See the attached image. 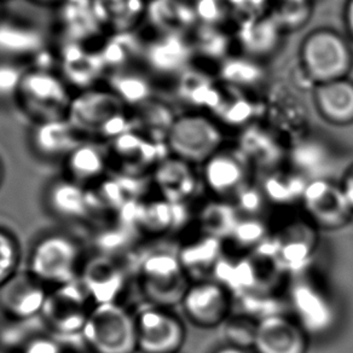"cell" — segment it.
<instances>
[{
    "label": "cell",
    "mask_w": 353,
    "mask_h": 353,
    "mask_svg": "<svg viewBox=\"0 0 353 353\" xmlns=\"http://www.w3.org/2000/svg\"><path fill=\"white\" fill-rule=\"evenodd\" d=\"M65 118L83 138L112 142L133 130L132 115L109 90L99 86L73 94Z\"/></svg>",
    "instance_id": "obj_1"
},
{
    "label": "cell",
    "mask_w": 353,
    "mask_h": 353,
    "mask_svg": "<svg viewBox=\"0 0 353 353\" xmlns=\"http://www.w3.org/2000/svg\"><path fill=\"white\" fill-rule=\"evenodd\" d=\"M27 271L50 290L78 281L83 271V248L64 232H49L32 245Z\"/></svg>",
    "instance_id": "obj_2"
},
{
    "label": "cell",
    "mask_w": 353,
    "mask_h": 353,
    "mask_svg": "<svg viewBox=\"0 0 353 353\" xmlns=\"http://www.w3.org/2000/svg\"><path fill=\"white\" fill-rule=\"evenodd\" d=\"M300 65L314 83L348 78L353 67V51L343 35L336 30L319 28L310 32L300 45Z\"/></svg>",
    "instance_id": "obj_3"
},
{
    "label": "cell",
    "mask_w": 353,
    "mask_h": 353,
    "mask_svg": "<svg viewBox=\"0 0 353 353\" xmlns=\"http://www.w3.org/2000/svg\"><path fill=\"white\" fill-rule=\"evenodd\" d=\"M81 336L91 353H138L136 316L118 303L94 305Z\"/></svg>",
    "instance_id": "obj_4"
},
{
    "label": "cell",
    "mask_w": 353,
    "mask_h": 353,
    "mask_svg": "<svg viewBox=\"0 0 353 353\" xmlns=\"http://www.w3.org/2000/svg\"><path fill=\"white\" fill-rule=\"evenodd\" d=\"M73 94L57 70L28 67L16 103L33 123H37L65 118Z\"/></svg>",
    "instance_id": "obj_5"
},
{
    "label": "cell",
    "mask_w": 353,
    "mask_h": 353,
    "mask_svg": "<svg viewBox=\"0 0 353 353\" xmlns=\"http://www.w3.org/2000/svg\"><path fill=\"white\" fill-rule=\"evenodd\" d=\"M224 133L221 125L206 114L190 113L174 119L167 133L166 144L171 157L195 165H205L221 152Z\"/></svg>",
    "instance_id": "obj_6"
},
{
    "label": "cell",
    "mask_w": 353,
    "mask_h": 353,
    "mask_svg": "<svg viewBox=\"0 0 353 353\" xmlns=\"http://www.w3.org/2000/svg\"><path fill=\"white\" fill-rule=\"evenodd\" d=\"M138 280L149 304L165 309L181 304L190 285L179 255L170 252H157L143 260Z\"/></svg>",
    "instance_id": "obj_7"
},
{
    "label": "cell",
    "mask_w": 353,
    "mask_h": 353,
    "mask_svg": "<svg viewBox=\"0 0 353 353\" xmlns=\"http://www.w3.org/2000/svg\"><path fill=\"white\" fill-rule=\"evenodd\" d=\"M310 224L322 230H339L348 225L353 211L340 183L314 178L306 183L301 202Z\"/></svg>",
    "instance_id": "obj_8"
},
{
    "label": "cell",
    "mask_w": 353,
    "mask_h": 353,
    "mask_svg": "<svg viewBox=\"0 0 353 353\" xmlns=\"http://www.w3.org/2000/svg\"><path fill=\"white\" fill-rule=\"evenodd\" d=\"M138 353H179L187 329L170 309L150 305L136 314Z\"/></svg>",
    "instance_id": "obj_9"
},
{
    "label": "cell",
    "mask_w": 353,
    "mask_h": 353,
    "mask_svg": "<svg viewBox=\"0 0 353 353\" xmlns=\"http://www.w3.org/2000/svg\"><path fill=\"white\" fill-rule=\"evenodd\" d=\"M90 300L92 299L83 283L79 285L75 281L50 290L40 316L54 332L65 335L81 334L88 314L94 306L88 305Z\"/></svg>",
    "instance_id": "obj_10"
},
{
    "label": "cell",
    "mask_w": 353,
    "mask_h": 353,
    "mask_svg": "<svg viewBox=\"0 0 353 353\" xmlns=\"http://www.w3.org/2000/svg\"><path fill=\"white\" fill-rule=\"evenodd\" d=\"M181 306L194 325L216 328L230 316V290L218 281L197 280L189 285Z\"/></svg>",
    "instance_id": "obj_11"
},
{
    "label": "cell",
    "mask_w": 353,
    "mask_h": 353,
    "mask_svg": "<svg viewBox=\"0 0 353 353\" xmlns=\"http://www.w3.org/2000/svg\"><path fill=\"white\" fill-rule=\"evenodd\" d=\"M56 54L57 72L77 92L97 88L99 81L107 78L108 72L99 50L91 49L90 45L61 40Z\"/></svg>",
    "instance_id": "obj_12"
},
{
    "label": "cell",
    "mask_w": 353,
    "mask_h": 353,
    "mask_svg": "<svg viewBox=\"0 0 353 353\" xmlns=\"http://www.w3.org/2000/svg\"><path fill=\"white\" fill-rule=\"evenodd\" d=\"M306 329L285 314H268L256 321L253 353H307Z\"/></svg>",
    "instance_id": "obj_13"
},
{
    "label": "cell",
    "mask_w": 353,
    "mask_h": 353,
    "mask_svg": "<svg viewBox=\"0 0 353 353\" xmlns=\"http://www.w3.org/2000/svg\"><path fill=\"white\" fill-rule=\"evenodd\" d=\"M248 167L240 152L221 149L203 165L202 181L221 200L236 199L248 187Z\"/></svg>",
    "instance_id": "obj_14"
},
{
    "label": "cell",
    "mask_w": 353,
    "mask_h": 353,
    "mask_svg": "<svg viewBox=\"0 0 353 353\" xmlns=\"http://www.w3.org/2000/svg\"><path fill=\"white\" fill-rule=\"evenodd\" d=\"M49 292L28 271H19L0 288V311L15 321L32 319L41 314Z\"/></svg>",
    "instance_id": "obj_15"
},
{
    "label": "cell",
    "mask_w": 353,
    "mask_h": 353,
    "mask_svg": "<svg viewBox=\"0 0 353 353\" xmlns=\"http://www.w3.org/2000/svg\"><path fill=\"white\" fill-rule=\"evenodd\" d=\"M81 141L67 118L33 123L28 136L32 152L46 161L64 160Z\"/></svg>",
    "instance_id": "obj_16"
},
{
    "label": "cell",
    "mask_w": 353,
    "mask_h": 353,
    "mask_svg": "<svg viewBox=\"0 0 353 353\" xmlns=\"http://www.w3.org/2000/svg\"><path fill=\"white\" fill-rule=\"evenodd\" d=\"M56 23L61 40L90 45L101 35L105 37L94 0H61L56 6Z\"/></svg>",
    "instance_id": "obj_17"
},
{
    "label": "cell",
    "mask_w": 353,
    "mask_h": 353,
    "mask_svg": "<svg viewBox=\"0 0 353 353\" xmlns=\"http://www.w3.org/2000/svg\"><path fill=\"white\" fill-rule=\"evenodd\" d=\"M48 37L37 26L14 19H0V59L33 62L48 50Z\"/></svg>",
    "instance_id": "obj_18"
},
{
    "label": "cell",
    "mask_w": 353,
    "mask_h": 353,
    "mask_svg": "<svg viewBox=\"0 0 353 353\" xmlns=\"http://www.w3.org/2000/svg\"><path fill=\"white\" fill-rule=\"evenodd\" d=\"M192 54V44L184 34L162 33L147 41L143 61L154 73L171 75L183 72Z\"/></svg>",
    "instance_id": "obj_19"
},
{
    "label": "cell",
    "mask_w": 353,
    "mask_h": 353,
    "mask_svg": "<svg viewBox=\"0 0 353 353\" xmlns=\"http://www.w3.org/2000/svg\"><path fill=\"white\" fill-rule=\"evenodd\" d=\"M45 205L51 216L70 223L83 221L91 212V199L85 187L65 176L50 183Z\"/></svg>",
    "instance_id": "obj_20"
},
{
    "label": "cell",
    "mask_w": 353,
    "mask_h": 353,
    "mask_svg": "<svg viewBox=\"0 0 353 353\" xmlns=\"http://www.w3.org/2000/svg\"><path fill=\"white\" fill-rule=\"evenodd\" d=\"M154 182L163 200L182 205L197 192L199 179L194 166L176 157L162 159L154 168Z\"/></svg>",
    "instance_id": "obj_21"
},
{
    "label": "cell",
    "mask_w": 353,
    "mask_h": 353,
    "mask_svg": "<svg viewBox=\"0 0 353 353\" xmlns=\"http://www.w3.org/2000/svg\"><path fill=\"white\" fill-rule=\"evenodd\" d=\"M314 104L319 117L335 126L353 123V81L339 79L314 88Z\"/></svg>",
    "instance_id": "obj_22"
},
{
    "label": "cell",
    "mask_w": 353,
    "mask_h": 353,
    "mask_svg": "<svg viewBox=\"0 0 353 353\" xmlns=\"http://www.w3.org/2000/svg\"><path fill=\"white\" fill-rule=\"evenodd\" d=\"M64 176L85 187L97 182L109 166L108 152L99 144L83 139L63 160Z\"/></svg>",
    "instance_id": "obj_23"
},
{
    "label": "cell",
    "mask_w": 353,
    "mask_h": 353,
    "mask_svg": "<svg viewBox=\"0 0 353 353\" xmlns=\"http://www.w3.org/2000/svg\"><path fill=\"white\" fill-rule=\"evenodd\" d=\"M94 11L105 35L136 30L147 15V0H94Z\"/></svg>",
    "instance_id": "obj_24"
},
{
    "label": "cell",
    "mask_w": 353,
    "mask_h": 353,
    "mask_svg": "<svg viewBox=\"0 0 353 353\" xmlns=\"http://www.w3.org/2000/svg\"><path fill=\"white\" fill-rule=\"evenodd\" d=\"M145 44L137 30H128L105 35L97 50L107 72L110 73L134 68L138 61H143Z\"/></svg>",
    "instance_id": "obj_25"
},
{
    "label": "cell",
    "mask_w": 353,
    "mask_h": 353,
    "mask_svg": "<svg viewBox=\"0 0 353 353\" xmlns=\"http://www.w3.org/2000/svg\"><path fill=\"white\" fill-rule=\"evenodd\" d=\"M285 152V145L274 130L248 128L241 138L240 154L248 165L271 168L280 163Z\"/></svg>",
    "instance_id": "obj_26"
},
{
    "label": "cell",
    "mask_w": 353,
    "mask_h": 353,
    "mask_svg": "<svg viewBox=\"0 0 353 353\" xmlns=\"http://www.w3.org/2000/svg\"><path fill=\"white\" fill-rule=\"evenodd\" d=\"M281 30L270 15L252 16L241 26L239 41L250 57H261L277 48Z\"/></svg>",
    "instance_id": "obj_27"
},
{
    "label": "cell",
    "mask_w": 353,
    "mask_h": 353,
    "mask_svg": "<svg viewBox=\"0 0 353 353\" xmlns=\"http://www.w3.org/2000/svg\"><path fill=\"white\" fill-rule=\"evenodd\" d=\"M145 19L162 33H179L192 25L196 19L194 6L183 0H150L148 1Z\"/></svg>",
    "instance_id": "obj_28"
},
{
    "label": "cell",
    "mask_w": 353,
    "mask_h": 353,
    "mask_svg": "<svg viewBox=\"0 0 353 353\" xmlns=\"http://www.w3.org/2000/svg\"><path fill=\"white\" fill-rule=\"evenodd\" d=\"M104 81L128 109L139 108L152 99L150 80L136 68L110 72Z\"/></svg>",
    "instance_id": "obj_29"
},
{
    "label": "cell",
    "mask_w": 353,
    "mask_h": 353,
    "mask_svg": "<svg viewBox=\"0 0 353 353\" xmlns=\"http://www.w3.org/2000/svg\"><path fill=\"white\" fill-rule=\"evenodd\" d=\"M81 272V283L96 304L117 303L115 294L120 292V287L123 285V275H120L117 266L99 260L92 265L83 266Z\"/></svg>",
    "instance_id": "obj_30"
},
{
    "label": "cell",
    "mask_w": 353,
    "mask_h": 353,
    "mask_svg": "<svg viewBox=\"0 0 353 353\" xmlns=\"http://www.w3.org/2000/svg\"><path fill=\"white\" fill-rule=\"evenodd\" d=\"M221 239L214 236L205 235L201 240L188 245L179 253V259L182 261L188 276L195 272L202 274L208 269H216L221 259Z\"/></svg>",
    "instance_id": "obj_31"
},
{
    "label": "cell",
    "mask_w": 353,
    "mask_h": 353,
    "mask_svg": "<svg viewBox=\"0 0 353 353\" xmlns=\"http://www.w3.org/2000/svg\"><path fill=\"white\" fill-rule=\"evenodd\" d=\"M179 91L183 99L197 107L216 109L221 101V92L213 85L211 80L203 75L184 74Z\"/></svg>",
    "instance_id": "obj_32"
},
{
    "label": "cell",
    "mask_w": 353,
    "mask_h": 353,
    "mask_svg": "<svg viewBox=\"0 0 353 353\" xmlns=\"http://www.w3.org/2000/svg\"><path fill=\"white\" fill-rule=\"evenodd\" d=\"M221 77L235 88H250L259 83L263 69L254 59H228L221 65Z\"/></svg>",
    "instance_id": "obj_33"
},
{
    "label": "cell",
    "mask_w": 353,
    "mask_h": 353,
    "mask_svg": "<svg viewBox=\"0 0 353 353\" xmlns=\"http://www.w3.org/2000/svg\"><path fill=\"white\" fill-rule=\"evenodd\" d=\"M307 183V182H306ZM306 183L301 182L298 176L285 173H274L265 183V196L268 200L290 203V202H301Z\"/></svg>",
    "instance_id": "obj_34"
},
{
    "label": "cell",
    "mask_w": 353,
    "mask_h": 353,
    "mask_svg": "<svg viewBox=\"0 0 353 353\" xmlns=\"http://www.w3.org/2000/svg\"><path fill=\"white\" fill-rule=\"evenodd\" d=\"M20 242L10 230L0 226V288L20 271Z\"/></svg>",
    "instance_id": "obj_35"
},
{
    "label": "cell",
    "mask_w": 353,
    "mask_h": 353,
    "mask_svg": "<svg viewBox=\"0 0 353 353\" xmlns=\"http://www.w3.org/2000/svg\"><path fill=\"white\" fill-rule=\"evenodd\" d=\"M271 17L282 28H298L310 16L309 0H277Z\"/></svg>",
    "instance_id": "obj_36"
},
{
    "label": "cell",
    "mask_w": 353,
    "mask_h": 353,
    "mask_svg": "<svg viewBox=\"0 0 353 353\" xmlns=\"http://www.w3.org/2000/svg\"><path fill=\"white\" fill-rule=\"evenodd\" d=\"M28 64L14 59H0V102H16Z\"/></svg>",
    "instance_id": "obj_37"
},
{
    "label": "cell",
    "mask_w": 353,
    "mask_h": 353,
    "mask_svg": "<svg viewBox=\"0 0 353 353\" xmlns=\"http://www.w3.org/2000/svg\"><path fill=\"white\" fill-rule=\"evenodd\" d=\"M224 99L221 94L219 104L216 105V108L221 112V117L226 119V123L235 126H240L243 123H247V120L250 118V115L253 113L252 104L248 102V99Z\"/></svg>",
    "instance_id": "obj_38"
},
{
    "label": "cell",
    "mask_w": 353,
    "mask_h": 353,
    "mask_svg": "<svg viewBox=\"0 0 353 353\" xmlns=\"http://www.w3.org/2000/svg\"><path fill=\"white\" fill-rule=\"evenodd\" d=\"M229 6H231L229 0H197L194 10L197 20L201 21L203 25L214 26L228 14Z\"/></svg>",
    "instance_id": "obj_39"
},
{
    "label": "cell",
    "mask_w": 353,
    "mask_h": 353,
    "mask_svg": "<svg viewBox=\"0 0 353 353\" xmlns=\"http://www.w3.org/2000/svg\"><path fill=\"white\" fill-rule=\"evenodd\" d=\"M226 333H228V343L240 347L252 350L253 340H254L255 327L256 323L252 324L248 321H237L226 322Z\"/></svg>",
    "instance_id": "obj_40"
},
{
    "label": "cell",
    "mask_w": 353,
    "mask_h": 353,
    "mask_svg": "<svg viewBox=\"0 0 353 353\" xmlns=\"http://www.w3.org/2000/svg\"><path fill=\"white\" fill-rule=\"evenodd\" d=\"M340 187L343 189V194L347 199L348 203L353 211V163L346 168V171L343 172Z\"/></svg>",
    "instance_id": "obj_41"
},
{
    "label": "cell",
    "mask_w": 353,
    "mask_h": 353,
    "mask_svg": "<svg viewBox=\"0 0 353 353\" xmlns=\"http://www.w3.org/2000/svg\"><path fill=\"white\" fill-rule=\"evenodd\" d=\"M343 22L348 38L353 41V0H347L343 9Z\"/></svg>",
    "instance_id": "obj_42"
},
{
    "label": "cell",
    "mask_w": 353,
    "mask_h": 353,
    "mask_svg": "<svg viewBox=\"0 0 353 353\" xmlns=\"http://www.w3.org/2000/svg\"><path fill=\"white\" fill-rule=\"evenodd\" d=\"M52 343L45 341L37 343L34 346H32L28 353H59V350Z\"/></svg>",
    "instance_id": "obj_43"
},
{
    "label": "cell",
    "mask_w": 353,
    "mask_h": 353,
    "mask_svg": "<svg viewBox=\"0 0 353 353\" xmlns=\"http://www.w3.org/2000/svg\"><path fill=\"white\" fill-rule=\"evenodd\" d=\"M212 353H253L250 352V348L240 347L231 343H225L223 346L216 348Z\"/></svg>",
    "instance_id": "obj_44"
},
{
    "label": "cell",
    "mask_w": 353,
    "mask_h": 353,
    "mask_svg": "<svg viewBox=\"0 0 353 353\" xmlns=\"http://www.w3.org/2000/svg\"><path fill=\"white\" fill-rule=\"evenodd\" d=\"M41 6H57L61 0H34Z\"/></svg>",
    "instance_id": "obj_45"
},
{
    "label": "cell",
    "mask_w": 353,
    "mask_h": 353,
    "mask_svg": "<svg viewBox=\"0 0 353 353\" xmlns=\"http://www.w3.org/2000/svg\"><path fill=\"white\" fill-rule=\"evenodd\" d=\"M3 182H4V168H3V165L0 162V187H1Z\"/></svg>",
    "instance_id": "obj_46"
},
{
    "label": "cell",
    "mask_w": 353,
    "mask_h": 353,
    "mask_svg": "<svg viewBox=\"0 0 353 353\" xmlns=\"http://www.w3.org/2000/svg\"><path fill=\"white\" fill-rule=\"evenodd\" d=\"M0 3H1V0H0Z\"/></svg>",
    "instance_id": "obj_47"
},
{
    "label": "cell",
    "mask_w": 353,
    "mask_h": 353,
    "mask_svg": "<svg viewBox=\"0 0 353 353\" xmlns=\"http://www.w3.org/2000/svg\"><path fill=\"white\" fill-rule=\"evenodd\" d=\"M1 1H3V0H1Z\"/></svg>",
    "instance_id": "obj_48"
}]
</instances>
